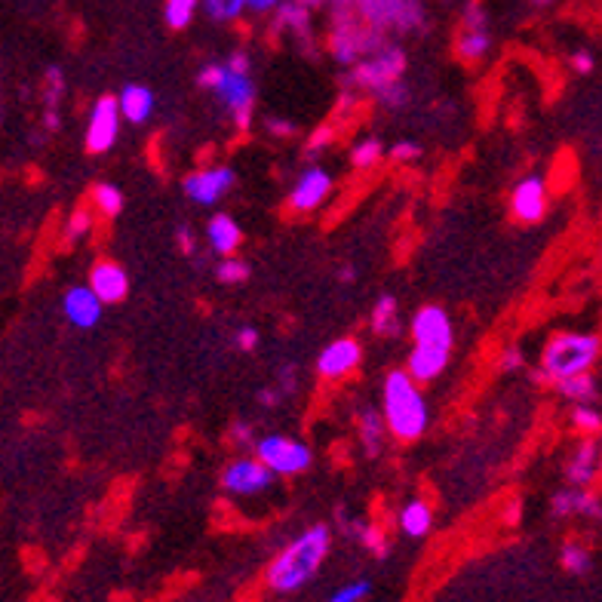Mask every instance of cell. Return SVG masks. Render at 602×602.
<instances>
[{
    "label": "cell",
    "instance_id": "cell-27",
    "mask_svg": "<svg viewBox=\"0 0 602 602\" xmlns=\"http://www.w3.org/2000/svg\"><path fill=\"white\" fill-rule=\"evenodd\" d=\"M492 47V37H489V28L483 31H470V28H461V34L455 37V56L467 65H477L480 59H486Z\"/></svg>",
    "mask_w": 602,
    "mask_h": 602
},
{
    "label": "cell",
    "instance_id": "cell-38",
    "mask_svg": "<svg viewBox=\"0 0 602 602\" xmlns=\"http://www.w3.org/2000/svg\"><path fill=\"white\" fill-rule=\"evenodd\" d=\"M372 593V581L366 578H357V581H348L344 587H338L326 602H363L366 596Z\"/></svg>",
    "mask_w": 602,
    "mask_h": 602
},
{
    "label": "cell",
    "instance_id": "cell-49",
    "mask_svg": "<svg viewBox=\"0 0 602 602\" xmlns=\"http://www.w3.org/2000/svg\"><path fill=\"white\" fill-rule=\"evenodd\" d=\"M569 65H572V71H575V74H590L596 62H593V53H587V50H578V53H572Z\"/></svg>",
    "mask_w": 602,
    "mask_h": 602
},
{
    "label": "cell",
    "instance_id": "cell-6",
    "mask_svg": "<svg viewBox=\"0 0 602 602\" xmlns=\"http://www.w3.org/2000/svg\"><path fill=\"white\" fill-rule=\"evenodd\" d=\"M203 90H212L219 102L228 108L234 126L240 133L252 126V111H255V83L249 71H234L228 62L225 65H206L197 77Z\"/></svg>",
    "mask_w": 602,
    "mask_h": 602
},
{
    "label": "cell",
    "instance_id": "cell-46",
    "mask_svg": "<svg viewBox=\"0 0 602 602\" xmlns=\"http://www.w3.org/2000/svg\"><path fill=\"white\" fill-rule=\"evenodd\" d=\"M62 90H65L62 71H59V68H50V71H47V108H50V111H56V102H59Z\"/></svg>",
    "mask_w": 602,
    "mask_h": 602
},
{
    "label": "cell",
    "instance_id": "cell-28",
    "mask_svg": "<svg viewBox=\"0 0 602 602\" xmlns=\"http://www.w3.org/2000/svg\"><path fill=\"white\" fill-rule=\"evenodd\" d=\"M90 197H93V209L102 215V219H114V215H120V209H123V191L111 182H99Z\"/></svg>",
    "mask_w": 602,
    "mask_h": 602
},
{
    "label": "cell",
    "instance_id": "cell-1",
    "mask_svg": "<svg viewBox=\"0 0 602 602\" xmlns=\"http://www.w3.org/2000/svg\"><path fill=\"white\" fill-rule=\"evenodd\" d=\"M409 332H412V351L406 360V372L418 384L437 381L452 363V348H455L452 317L440 305H424L415 311Z\"/></svg>",
    "mask_w": 602,
    "mask_h": 602
},
{
    "label": "cell",
    "instance_id": "cell-20",
    "mask_svg": "<svg viewBox=\"0 0 602 602\" xmlns=\"http://www.w3.org/2000/svg\"><path fill=\"white\" fill-rule=\"evenodd\" d=\"M206 240H209L215 255L231 258V255H237V249L243 243V231H240V225L231 219L228 212H215L212 219L206 222Z\"/></svg>",
    "mask_w": 602,
    "mask_h": 602
},
{
    "label": "cell",
    "instance_id": "cell-52",
    "mask_svg": "<svg viewBox=\"0 0 602 602\" xmlns=\"http://www.w3.org/2000/svg\"><path fill=\"white\" fill-rule=\"evenodd\" d=\"M283 4V0H246V7L255 10V13H271Z\"/></svg>",
    "mask_w": 602,
    "mask_h": 602
},
{
    "label": "cell",
    "instance_id": "cell-19",
    "mask_svg": "<svg viewBox=\"0 0 602 602\" xmlns=\"http://www.w3.org/2000/svg\"><path fill=\"white\" fill-rule=\"evenodd\" d=\"M65 317L77 326V329H93L102 320V301L90 286H74L65 292Z\"/></svg>",
    "mask_w": 602,
    "mask_h": 602
},
{
    "label": "cell",
    "instance_id": "cell-8",
    "mask_svg": "<svg viewBox=\"0 0 602 602\" xmlns=\"http://www.w3.org/2000/svg\"><path fill=\"white\" fill-rule=\"evenodd\" d=\"M406 53L394 43H387L384 50H378L375 56L357 62L348 74V90H363V93H378L384 86H391L397 80H403L406 74Z\"/></svg>",
    "mask_w": 602,
    "mask_h": 602
},
{
    "label": "cell",
    "instance_id": "cell-21",
    "mask_svg": "<svg viewBox=\"0 0 602 602\" xmlns=\"http://www.w3.org/2000/svg\"><path fill=\"white\" fill-rule=\"evenodd\" d=\"M338 526H341L344 535L354 538L372 556H378V559L391 556V541H387V535H384L381 526H372V523H363V520H348V516H344V510H338Z\"/></svg>",
    "mask_w": 602,
    "mask_h": 602
},
{
    "label": "cell",
    "instance_id": "cell-11",
    "mask_svg": "<svg viewBox=\"0 0 602 602\" xmlns=\"http://www.w3.org/2000/svg\"><path fill=\"white\" fill-rule=\"evenodd\" d=\"M271 483H274V473L258 458H252V455L234 458L222 470V489L228 495H237V498H249V495L265 492Z\"/></svg>",
    "mask_w": 602,
    "mask_h": 602
},
{
    "label": "cell",
    "instance_id": "cell-33",
    "mask_svg": "<svg viewBox=\"0 0 602 602\" xmlns=\"http://www.w3.org/2000/svg\"><path fill=\"white\" fill-rule=\"evenodd\" d=\"M384 157V145L378 139H360L354 148H351V166L354 169H372L378 166V160Z\"/></svg>",
    "mask_w": 602,
    "mask_h": 602
},
{
    "label": "cell",
    "instance_id": "cell-7",
    "mask_svg": "<svg viewBox=\"0 0 602 602\" xmlns=\"http://www.w3.org/2000/svg\"><path fill=\"white\" fill-rule=\"evenodd\" d=\"M354 10L360 13V19L378 31H424L427 16L421 0H354Z\"/></svg>",
    "mask_w": 602,
    "mask_h": 602
},
{
    "label": "cell",
    "instance_id": "cell-26",
    "mask_svg": "<svg viewBox=\"0 0 602 602\" xmlns=\"http://www.w3.org/2000/svg\"><path fill=\"white\" fill-rule=\"evenodd\" d=\"M556 394L563 397L566 403H575V406H593L596 397H599V384L593 378V372L587 375H575V378H566V381H556Z\"/></svg>",
    "mask_w": 602,
    "mask_h": 602
},
{
    "label": "cell",
    "instance_id": "cell-45",
    "mask_svg": "<svg viewBox=\"0 0 602 602\" xmlns=\"http://www.w3.org/2000/svg\"><path fill=\"white\" fill-rule=\"evenodd\" d=\"M387 157L397 160V163H412V160H418V157H421V145H418V142H412V139H403V142H397L391 151H387Z\"/></svg>",
    "mask_w": 602,
    "mask_h": 602
},
{
    "label": "cell",
    "instance_id": "cell-5",
    "mask_svg": "<svg viewBox=\"0 0 602 602\" xmlns=\"http://www.w3.org/2000/svg\"><path fill=\"white\" fill-rule=\"evenodd\" d=\"M384 47H387L384 31L366 25L357 10L332 13V22H329V53H332L335 62L357 65V62L375 56Z\"/></svg>",
    "mask_w": 602,
    "mask_h": 602
},
{
    "label": "cell",
    "instance_id": "cell-24",
    "mask_svg": "<svg viewBox=\"0 0 602 602\" xmlns=\"http://www.w3.org/2000/svg\"><path fill=\"white\" fill-rule=\"evenodd\" d=\"M120 102V114L123 120L129 123H148V117L154 114V93L148 90V86H139V83H129L126 90L117 96Z\"/></svg>",
    "mask_w": 602,
    "mask_h": 602
},
{
    "label": "cell",
    "instance_id": "cell-4",
    "mask_svg": "<svg viewBox=\"0 0 602 602\" xmlns=\"http://www.w3.org/2000/svg\"><path fill=\"white\" fill-rule=\"evenodd\" d=\"M602 357V335L596 332H553L541 351V372L550 384L593 372Z\"/></svg>",
    "mask_w": 602,
    "mask_h": 602
},
{
    "label": "cell",
    "instance_id": "cell-17",
    "mask_svg": "<svg viewBox=\"0 0 602 602\" xmlns=\"http://www.w3.org/2000/svg\"><path fill=\"white\" fill-rule=\"evenodd\" d=\"M596 477H599V443L593 437H584L566 461V480L575 489H590Z\"/></svg>",
    "mask_w": 602,
    "mask_h": 602
},
{
    "label": "cell",
    "instance_id": "cell-53",
    "mask_svg": "<svg viewBox=\"0 0 602 602\" xmlns=\"http://www.w3.org/2000/svg\"><path fill=\"white\" fill-rule=\"evenodd\" d=\"M295 4H301V7H305V10H320V7H326V0H295Z\"/></svg>",
    "mask_w": 602,
    "mask_h": 602
},
{
    "label": "cell",
    "instance_id": "cell-55",
    "mask_svg": "<svg viewBox=\"0 0 602 602\" xmlns=\"http://www.w3.org/2000/svg\"><path fill=\"white\" fill-rule=\"evenodd\" d=\"M532 4H535V7H550L553 0H532Z\"/></svg>",
    "mask_w": 602,
    "mask_h": 602
},
{
    "label": "cell",
    "instance_id": "cell-56",
    "mask_svg": "<svg viewBox=\"0 0 602 602\" xmlns=\"http://www.w3.org/2000/svg\"><path fill=\"white\" fill-rule=\"evenodd\" d=\"M599 473H602V443H599Z\"/></svg>",
    "mask_w": 602,
    "mask_h": 602
},
{
    "label": "cell",
    "instance_id": "cell-14",
    "mask_svg": "<svg viewBox=\"0 0 602 602\" xmlns=\"http://www.w3.org/2000/svg\"><path fill=\"white\" fill-rule=\"evenodd\" d=\"M332 188H335V182L323 166L301 169V176L295 179V185L289 191V209L292 212H314L329 200Z\"/></svg>",
    "mask_w": 602,
    "mask_h": 602
},
{
    "label": "cell",
    "instance_id": "cell-32",
    "mask_svg": "<svg viewBox=\"0 0 602 602\" xmlns=\"http://www.w3.org/2000/svg\"><path fill=\"white\" fill-rule=\"evenodd\" d=\"M578 504H581V489H575V486L559 489V492L550 498L553 520H572V516H578Z\"/></svg>",
    "mask_w": 602,
    "mask_h": 602
},
{
    "label": "cell",
    "instance_id": "cell-23",
    "mask_svg": "<svg viewBox=\"0 0 602 602\" xmlns=\"http://www.w3.org/2000/svg\"><path fill=\"white\" fill-rule=\"evenodd\" d=\"M397 523H400V532H403L406 538H427L430 529H434V510H430L427 501L412 498V501H406V504L400 507Z\"/></svg>",
    "mask_w": 602,
    "mask_h": 602
},
{
    "label": "cell",
    "instance_id": "cell-22",
    "mask_svg": "<svg viewBox=\"0 0 602 602\" xmlns=\"http://www.w3.org/2000/svg\"><path fill=\"white\" fill-rule=\"evenodd\" d=\"M369 326L378 338H397L403 335V320H400V305L391 292L378 295L375 308H372V317H369Z\"/></svg>",
    "mask_w": 602,
    "mask_h": 602
},
{
    "label": "cell",
    "instance_id": "cell-37",
    "mask_svg": "<svg viewBox=\"0 0 602 602\" xmlns=\"http://www.w3.org/2000/svg\"><path fill=\"white\" fill-rule=\"evenodd\" d=\"M375 99H378L384 108L400 111V108H406V105H409V86H406L403 80H397V83H391V86H384V90H378V93H375Z\"/></svg>",
    "mask_w": 602,
    "mask_h": 602
},
{
    "label": "cell",
    "instance_id": "cell-15",
    "mask_svg": "<svg viewBox=\"0 0 602 602\" xmlns=\"http://www.w3.org/2000/svg\"><path fill=\"white\" fill-rule=\"evenodd\" d=\"M547 182L541 176H526L516 182L513 194H510V212L516 222L523 225H538L544 215H547Z\"/></svg>",
    "mask_w": 602,
    "mask_h": 602
},
{
    "label": "cell",
    "instance_id": "cell-30",
    "mask_svg": "<svg viewBox=\"0 0 602 602\" xmlns=\"http://www.w3.org/2000/svg\"><path fill=\"white\" fill-rule=\"evenodd\" d=\"M559 563L569 575H587L590 572V550L581 541H566L563 550H559Z\"/></svg>",
    "mask_w": 602,
    "mask_h": 602
},
{
    "label": "cell",
    "instance_id": "cell-13",
    "mask_svg": "<svg viewBox=\"0 0 602 602\" xmlns=\"http://www.w3.org/2000/svg\"><path fill=\"white\" fill-rule=\"evenodd\" d=\"M360 363H363V344H360V338L344 335V338L329 341L326 348L320 351V357H317V375L326 378V381H338L344 375H351Z\"/></svg>",
    "mask_w": 602,
    "mask_h": 602
},
{
    "label": "cell",
    "instance_id": "cell-9",
    "mask_svg": "<svg viewBox=\"0 0 602 602\" xmlns=\"http://www.w3.org/2000/svg\"><path fill=\"white\" fill-rule=\"evenodd\" d=\"M255 458L262 461L274 477H295V473H305L314 461V452L308 443L283 437V434H268L255 443Z\"/></svg>",
    "mask_w": 602,
    "mask_h": 602
},
{
    "label": "cell",
    "instance_id": "cell-12",
    "mask_svg": "<svg viewBox=\"0 0 602 602\" xmlns=\"http://www.w3.org/2000/svg\"><path fill=\"white\" fill-rule=\"evenodd\" d=\"M237 176L231 166H203L185 179V197L200 203V206H215L231 188H234Z\"/></svg>",
    "mask_w": 602,
    "mask_h": 602
},
{
    "label": "cell",
    "instance_id": "cell-31",
    "mask_svg": "<svg viewBox=\"0 0 602 602\" xmlns=\"http://www.w3.org/2000/svg\"><path fill=\"white\" fill-rule=\"evenodd\" d=\"M249 274H252L249 262H243V258H237V255L222 258V262L215 265V277H219V283H225V286H240L249 280Z\"/></svg>",
    "mask_w": 602,
    "mask_h": 602
},
{
    "label": "cell",
    "instance_id": "cell-36",
    "mask_svg": "<svg viewBox=\"0 0 602 602\" xmlns=\"http://www.w3.org/2000/svg\"><path fill=\"white\" fill-rule=\"evenodd\" d=\"M203 4L215 22H234L246 10V0H203Z\"/></svg>",
    "mask_w": 602,
    "mask_h": 602
},
{
    "label": "cell",
    "instance_id": "cell-29",
    "mask_svg": "<svg viewBox=\"0 0 602 602\" xmlns=\"http://www.w3.org/2000/svg\"><path fill=\"white\" fill-rule=\"evenodd\" d=\"M200 0H163V19L172 31H182L194 22Z\"/></svg>",
    "mask_w": 602,
    "mask_h": 602
},
{
    "label": "cell",
    "instance_id": "cell-43",
    "mask_svg": "<svg viewBox=\"0 0 602 602\" xmlns=\"http://www.w3.org/2000/svg\"><path fill=\"white\" fill-rule=\"evenodd\" d=\"M498 369L501 372H520V369H526V354L516 348V344H510V348H504L501 351V357H498Z\"/></svg>",
    "mask_w": 602,
    "mask_h": 602
},
{
    "label": "cell",
    "instance_id": "cell-41",
    "mask_svg": "<svg viewBox=\"0 0 602 602\" xmlns=\"http://www.w3.org/2000/svg\"><path fill=\"white\" fill-rule=\"evenodd\" d=\"M486 22H489V19H486V10H483V4H480V0H470V4L464 7V16H461V28L483 31V28H489Z\"/></svg>",
    "mask_w": 602,
    "mask_h": 602
},
{
    "label": "cell",
    "instance_id": "cell-35",
    "mask_svg": "<svg viewBox=\"0 0 602 602\" xmlns=\"http://www.w3.org/2000/svg\"><path fill=\"white\" fill-rule=\"evenodd\" d=\"M93 231V209L90 206H77L71 212V219L65 222V243H77Z\"/></svg>",
    "mask_w": 602,
    "mask_h": 602
},
{
    "label": "cell",
    "instance_id": "cell-39",
    "mask_svg": "<svg viewBox=\"0 0 602 602\" xmlns=\"http://www.w3.org/2000/svg\"><path fill=\"white\" fill-rule=\"evenodd\" d=\"M332 142H335V129L332 126H317L314 133L308 136V142H305V154L308 157H320Z\"/></svg>",
    "mask_w": 602,
    "mask_h": 602
},
{
    "label": "cell",
    "instance_id": "cell-10",
    "mask_svg": "<svg viewBox=\"0 0 602 602\" xmlns=\"http://www.w3.org/2000/svg\"><path fill=\"white\" fill-rule=\"evenodd\" d=\"M120 102L114 96H102L96 99L93 111H90V120H86V151L90 154H108L114 145H117V136H120Z\"/></svg>",
    "mask_w": 602,
    "mask_h": 602
},
{
    "label": "cell",
    "instance_id": "cell-18",
    "mask_svg": "<svg viewBox=\"0 0 602 602\" xmlns=\"http://www.w3.org/2000/svg\"><path fill=\"white\" fill-rule=\"evenodd\" d=\"M271 28L277 34H292L298 37L301 50L314 53V34H311V10H305L301 4H295V0H283V4L277 7L274 13V22Z\"/></svg>",
    "mask_w": 602,
    "mask_h": 602
},
{
    "label": "cell",
    "instance_id": "cell-48",
    "mask_svg": "<svg viewBox=\"0 0 602 602\" xmlns=\"http://www.w3.org/2000/svg\"><path fill=\"white\" fill-rule=\"evenodd\" d=\"M234 344H237L240 351H255V348H258V329H252V326H240L237 335H234Z\"/></svg>",
    "mask_w": 602,
    "mask_h": 602
},
{
    "label": "cell",
    "instance_id": "cell-51",
    "mask_svg": "<svg viewBox=\"0 0 602 602\" xmlns=\"http://www.w3.org/2000/svg\"><path fill=\"white\" fill-rule=\"evenodd\" d=\"M280 400H283V397H280L277 387H262V391H258V403H262L265 409H274Z\"/></svg>",
    "mask_w": 602,
    "mask_h": 602
},
{
    "label": "cell",
    "instance_id": "cell-40",
    "mask_svg": "<svg viewBox=\"0 0 602 602\" xmlns=\"http://www.w3.org/2000/svg\"><path fill=\"white\" fill-rule=\"evenodd\" d=\"M228 437H231V443L237 446V449H255V427L249 424V421H234L231 424V430H228Z\"/></svg>",
    "mask_w": 602,
    "mask_h": 602
},
{
    "label": "cell",
    "instance_id": "cell-42",
    "mask_svg": "<svg viewBox=\"0 0 602 602\" xmlns=\"http://www.w3.org/2000/svg\"><path fill=\"white\" fill-rule=\"evenodd\" d=\"M277 391H280L283 400L292 397V394L298 391V369H295L292 363H283V366L277 369Z\"/></svg>",
    "mask_w": 602,
    "mask_h": 602
},
{
    "label": "cell",
    "instance_id": "cell-25",
    "mask_svg": "<svg viewBox=\"0 0 602 602\" xmlns=\"http://www.w3.org/2000/svg\"><path fill=\"white\" fill-rule=\"evenodd\" d=\"M384 434H387V424H384V415H378V409H372V406L357 409V437L369 458H375L381 452Z\"/></svg>",
    "mask_w": 602,
    "mask_h": 602
},
{
    "label": "cell",
    "instance_id": "cell-50",
    "mask_svg": "<svg viewBox=\"0 0 602 602\" xmlns=\"http://www.w3.org/2000/svg\"><path fill=\"white\" fill-rule=\"evenodd\" d=\"M176 243H179V249H182V255H197V240H194V234H191V228L188 225H182L179 231H176Z\"/></svg>",
    "mask_w": 602,
    "mask_h": 602
},
{
    "label": "cell",
    "instance_id": "cell-3",
    "mask_svg": "<svg viewBox=\"0 0 602 602\" xmlns=\"http://www.w3.org/2000/svg\"><path fill=\"white\" fill-rule=\"evenodd\" d=\"M381 415L387 424V434L400 443H415L424 437L430 424L427 397L421 394V384L406 369H391L381 384Z\"/></svg>",
    "mask_w": 602,
    "mask_h": 602
},
{
    "label": "cell",
    "instance_id": "cell-16",
    "mask_svg": "<svg viewBox=\"0 0 602 602\" xmlns=\"http://www.w3.org/2000/svg\"><path fill=\"white\" fill-rule=\"evenodd\" d=\"M90 289L99 295L102 305H120L129 295V274L123 271V265L111 262V258H102L90 271Z\"/></svg>",
    "mask_w": 602,
    "mask_h": 602
},
{
    "label": "cell",
    "instance_id": "cell-47",
    "mask_svg": "<svg viewBox=\"0 0 602 602\" xmlns=\"http://www.w3.org/2000/svg\"><path fill=\"white\" fill-rule=\"evenodd\" d=\"M268 133L274 136V139H292L298 129H295V123L292 120H283V117H268Z\"/></svg>",
    "mask_w": 602,
    "mask_h": 602
},
{
    "label": "cell",
    "instance_id": "cell-34",
    "mask_svg": "<svg viewBox=\"0 0 602 602\" xmlns=\"http://www.w3.org/2000/svg\"><path fill=\"white\" fill-rule=\"evenodd\" d=\"M572 427L581 437H596V434H602V412L596 406H575L572 409Z\"/></svg>",
    "mask_w": 602,
    "mask_h": 602
},
{
    "label": "cell",
    "instance_id": "cell-2",
    "mask_svg": "<svg viewBox=\"0 0 602 602\" xmlns=\"http://www.w3.org/2000/svg\"><path fill=\"white\" fill-rule=\"evenodd\" d=\"M329 547H332V529L326 523L305 529L271 559V566L265 572V584L274 593L301 590L305 584H311L317 578V572L323 569Z\"/></svg>",
    "mask_w": 602,
    "mask_h": 602
},
{
    "label": "cell",
    "instance_id": "cell-44",
    "mask_svg": "<svg viewBox=\"0 0 602 602\" xmlns=\"http://www.w3.org/2000/svg\"><path fill=\"white\" fill-rule=\"evenodd\" d=\"M578 516H584V520H602V498L590 489H581Z\"/></svg>",
    "mask_w": 602,
    "mask_h": 602
},
{
    "label": "cell",
    "instance_id": "cell-54",
    "mask_svg": "<svg viewBox=\"0 0 602 602\" xmlns=\"http://www.w3.org/2000/svg\"><path fill=\"white\" fill-rule=\"evenodd\" d=\"M354 277H357L354 268H341V271H338V280H341V283H354Z\"/></svg>",
    "mask_w": 602,
    "mask_h": 602
}]
</instances>
